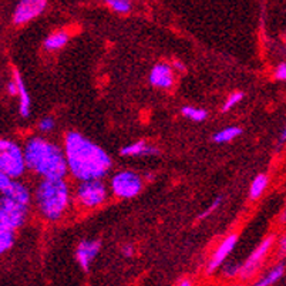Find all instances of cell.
I'll list each match as a JSON object with an SVG mask.
<instances>
[{
    "label": "cell",
    "mask_w": 286,
    "mask_h": 286,
    "mask_svg": "<svg viewBox=\"0 0 286 286\" xmlns=\"http://www.w3.org/2000/svg\"><path fill=\"white\" fill-rule=\"evenodd\" d=\"M64 154L68 173L80 181L103 178L111 168V158L106 151L77 131L67 133Z\"/></svg>",
    "instance_id": "6da1fadb"
},
{
    "label": "cell",
    "mask_w": 286,
    "mask_h": 286,
    "mask_svg": "<svg viewBox=\"0 0 286 286\" xmlns=\"http://www.w3.org/2000/svg\"><path fill=\"white\" fill-rule=\"evenodd\" d=\"M26 167L43 178H64L67 174L66 154L59 145L42 137L27 140L23 148Z\"/></svg>",
    "instance_id": "7a4b0ae2"
},
{
    "label": "cell",
    "mask_w": 286,
    "mask_h": 286,
    "mask_svg": "<svg viewBox=\"0 0 286 286\" xmlns=\"http://www.w3.org/2000/svg\"><path fill=\"white\" fill-rule=\"evenodd\" d=\"M70 203V189L64 178H43L36 189L38 212L49 221L60 219Z\"/></svg>",
    "instance_id": "3957f363"
},
{
    "label": "cell",
    "mask_w": 286,
    "mask_h": 286,
    "mask_svg": "<svg viewBox=\"0 0 286 286\" xmlns=\"http://www.w3.org/2000/svg\"><path fill=\"white\" fill-rule=\"evenodd\" d=\"M23 148L12 140L0 138V171L12 178L22 177L26 171Z\"/></svg>",
    "instance_id": "277c9868"
},
{
    "label": "cell",
    "mask_w": 286,
    "mask_h": 286,
    "mask_svg": "<svg viewBox=\"0 0 286 286\" xmlns=\"http://www.w3.org/2000/svg\"><path fill=\"white\" fill-rule=\"evenodd\" d=\"M107 188L101 178L94 180H84L80 182L77 188V201L84 208H96L106 201Z\"/></svg>",
    "instance_id": "5b68a950"
},
{
    "label": "cell",
    "mask_w": 286,
    "mask_h": 286,
    "mask_svg": "<svg viewBox=\"0 0 286 286\" xmlns=\"http://www.w3.org/2000/svg\"><path fill=\"white\" fill-rule=\"evenodd\" d=\"M143 189V180L134 171H121L117 173L111 180V191L117 198L128 199L134 198Z\"/></svg>",
    "instance_id": "8992f818"
},
{
    "label": "cell",
    "mask_w": 286,
    "mask_h": 286,
    "mask_svg": "<svg viewBox=\"0 0 286 286\" xmlns=\"http://www.w3.org/2000/svg\"><path fill=\"white\" fill-rule=\"evenodd\" d=\"M27 205L20 203L6 195H0V222L17 229L26 222Z\"/></svg>",
    "instance_id": "52a82bcc"
},
{
    "label": "cell",
    "mask_w": 286,
    "mask_h": 286,
    "mask_svg": "<svg viewBox=\"0 0 286 286\" xmlns=\"http://www.w3.org/2000/svg\"><path fill=\"white\" fill-rule=\"evenodd\" d=\"M273 242H275V236H268L265 238L264 241L258 245V248L249 255V258L241 265V269H239V278L242 280H248L251 279L256 272L259 271V268L264 264L265 258L268 256L269 251L273 247Z\"/></svg>",
    "instance_id": "ba28073f"
},
{
    "label": "cell",
    "mask_w": 286,
    "mask_h": 286,
    "mask_svg": "<svg viewBox=\"0 0 286 286\" xmlns=\"http://www.w3.org/2000/svg\"><path fill=\"white\" fill-rule=\"evenodd\" d=\"M47 0H19L13 13V23L22 26L31 22L45 12Z\"/></svg>",
    "instance_id": "9c48e42d"
},
{
    "label": "cell",
    "mask_w": 286,
    "mask_h": 286,
    "mask_svg": "<svg viewBox=\"0 0 286 286\" xmlns=\"http://www.w3.org/2000/svg\"><path fill=\"white\" fill-rule=\"evenodd\" d=\"M100 249H101V242L94 239H86L78 243L75 249V261L83 271L87 272L90 269L91 262L98 255Z\"/></svg>",
    "instance_id": "30bf717a"
},
{
    "label": "cell",
    "mask_w": 286,
    "mask_h": 286,
    "mask_svg": "<svg viewBox=\"0 0 286 286\" xmlns=\"http://www.w3.org/2000/svg\"><path fill=\"white\" fill-rule=\"evenodd\" d=\"M236 242H238V236L235 233H231V235H228L225 239L219 243V247L212 254L211 259L208 262V266H207V272L208 273H214L217 269L221 268V265L224 264V261L228 258V255L233 251Z\"/></svg>",
    "instance_id": "8fae6325"
},
{
    "label": "cell",
    "mask_w": 286,
    "mask_h": 286,
    "mask_svg": "<svg viewBox=\"0 0 286 286\" xmlns=\"http://www.w3.org/2000/svg\"><path fill=\"white\" fill-rule=\"evenodd\" d=\"M150 83L157 89H164V90L170 89L174 84L173 68L170 67L168 64H164V63L155 64L154 67L151 68Z\"/></svg>",
    "instance_id": "7c38bea8"
},
{
    "label": "cell",
    "mask_w": 286,
    "mask_h": 286,
    "mask_svg": "<svg viewBox=\"0 0 286 286\" xmlns=\"http://www.w3.org/2000/svg\"><path fill=\"white\" fill-rule=\"evenodd\" d=\"M13 80L17 84V96H19V113L22 115L23 118H27L31 113V98L29 91L24 86L22 75L15 68L13 71Z\"/></svg>",
    "instance_id": "4fadbf2b"
},
{
    "label": "cell",
    "mask_w": 286,
    "mask_h": 286,
    "mask_svg": "<svg viewBox=\"0 0 286 286\" xmlns=\"http://www.w3.org/2000/svg\"><path fill=\"white\" fill-rule=\"evenodd\" d=\"M120 154L122 157H151V155H158L159 151L158 148L151 147L145 141L140 140V141L122 147Z\"/></svg>",
    "instance_id": "5bb4252c"
},
{
    "label": "cell",
    "mask_w": 286,
    "mask_h": 286,
    "mask_svg": "<svg viewBox=\"0 0 286 286\" xmlns=\"http://www.w3.org/2000/svg\"><path fill=\"white\" fill-rule=\"evenodd\" d=\"M2 194L9 196V198H12V199H15L17 202L24 203V205H29V202H30V191L20 181L12 180L8 188L5 189Z\"/></svg>",
    "instance_id": "9a60e30c"
},
{
    "label": "cell",
    "mask_w": 286,
    "mask_h": 286,
    "mask_svg": "<svg viewBox=\"0 0 286 286\" xmlns=\"http://www.w3.org/2000/svg\"><path fill=\"white\" fill-rule=\"evenodd\" d=\"M68 43V34L66 31H56L52 33L49 37L45 40V49L49 52H56L60 50Z\"/></svg>",
    "instance_id": "2e32d148"
},
{
    "label": "cell",
    "mask_w": 286,
    "mask_h": 286,
    "mask_svg": "<svg viewBox=\"0 0 286 286\" xmlns=\"http://www.w3.org/2000/svg\"><path fill=\"white\" fill-rule=\"evenodd\" d=\"M15 231L16 229L13 228L0 222V255H3L5 252H8L9 249L13 247L16 239Z\"/></svg>",
    "instance_id": "e0dca14e"
},
{
    "label": "cell",
    "mask_w": 286,
    "mask_h": 286,
    "mask_svg": "<svg viewBox=\"0 0 286 286\" xmlns=\"http://www.w3.org/2000/svg\"><path fill=\"white\" fill-rule=\"evenodd\" d=\"M283 275H285V264H278L275 265L273 268H272L271 271L268 272L266 275H265L264 278L259 279L258 282H256L255 285L258 286H271L273 283H276L278 280L283 278Z\"/></svg>",
    "instance_id": "ac0fdd59"
},
{
    "label": "cell",
    "mask_w": 286,
    "mask_h": 286,
    "mask_svg": "<svg viewBox=\"0 0 286 286\" xmlns=\"http://www.w3.org/2000/svg\"><path fill=\"white\" fill-rule=\"evenodd\" d=\"M268 184H269V177L266 174H259L258 177H255V180L252 181L251 188H249V198L258 199L265 192Z\"/></svg>",
    "instance_id": "d6986e66"
},
{
    "label": "cell",
    "mask_w": 286,
    "mask_h": 286,
    "mask_svg": "<svg viewBox=\"0 0 286 286\" xmlns=\"http://www.w3.org/2000/svg\"><path fill=\"white\" fill-rule=\"evenodd\" d=\"M241 134H242L241 127H228V128H224V130H221V131H218L217 134H214V136H212V140H214V143L217 144L229 143V141L235 140L236 137H239Z\"/></svg>",
    "instance_id": "ffe728a7"
},
{
    "label": "cell",
    "mask_w": 286,
    "mask_h": 286,
    "mask_svg": "<svg viewBox=\"0 0 286 286\" xmlns=\"http://www.w3.org/2000/svg\"><path fill=\"white\" fill-rule=\"evenodd\" d=\"M181 113H182L184 117H187L188 120L195 121V122H202L208 117V113L203 108H198V107L192 106H184L181 108Z\"/></svg>",
    "instance_id": "44dd1931"
},
{
    "label": "cell",
    "mask_w": 286,
    "mask_h": 286,
    "mask_svg": "<svg viewBox=\"0 0 286 286\" xmlns=\"http://www.w3.org/2000/svg\"><path fill=\"white\" fill-rule=\"evenodd\" d=\"M104 3L115 13H120V15H127L131 10L130 0H104Z\"/></svg>",
    "instance_id": "7402d4cb"
},
{
    "label": "cell",
    "mask_w": 286,
    "mask_h": 286,
    "mask_svg": "<svg viewBox=\"0 0 286 286\" xmlns=\"http://www.w3.org/2000/svg\"><path fill=\"white\" fill-rule=\"evenodd\" d=\"M242 98H243V93H242V91H233L232 94H229V97L226 98V101L224 103V106H222V113H226V111H229V110L233 108L236 104H239L242 101Z\"/></svg>",
    "instance_id": "603a6c76"
},
{
    "label": "cell",
    "mask_w": 286,
    "mask_h": 286,
    "mask_svg": "<svg viewBox=\"0 0 286 286\" xmlns=\"http://www.w3.org/2000/svg\"><path fill=\"white\" fill-rule=\"evenodd\" d=\"M239 269H241V265L228 264L222 268V275L225 278H235L236 275H239Z\"/></svg>",
    "instance_id": "cb8c5ba5"
},
{
    "label": "cell",
    "mask_w": 286,
    "mask_h": 286,
    "mask_svg": "<svg viewBox=\"0 0 286 286\" xmlns=\"http://www.w3.org/2000/svg\"><path fill=\"white\" fill-rule=\"evenodd\" d=\"M221 202H222V198H221V196H218V198H215V199H214V202H212L211 205H210V207H208V208H207V210H205V211L202 212V214H199V217H198V219L201 221V219L208 218V217L211 215L212 212L215 211V210H218V207H219V205H221Z\"/></svg>",
    "instance_id": "d4e9b609"
},
{
    "label": "cell",
    "mask_w": 286,
    "mask_h": 286,
    "mask_svg": "<svg viewBox=\"0 0 286 286\" xmlns=\"http://www.w3.org/2000/svg\"><path fill=\"white\" fill-rule=\"evenodd\" d=\"M56 126V122H54V118L53 117H45L43 120L38 122V128H40V131H52Z\"/></svg>",
    "instance_id": "484cf974"
},
{
    "label": "cell",
    "mask_w": 286,
    "mask_h": 286,
    "mask_svg": "<svg viewBox=\"0 0 286 286\" xmlns=\"http://www.w3.org/2000/svg\"><path fill=\"white\" fill-rule=\"evenodd\" d=\"M273 75H275V78L279 80V81H286V64L285 63H280V64H279L278 67H276V70H275Z\"/></svg>",
    "instance_id": "4316f807"
},
{
    "label": "cell",
    "mask_w": 286,
    "mask_h": 286,
    "mask_svg": "<svg viewBox=\"0 0 286 286\" xmlns=\"http://www.w3.org/2000/svg\"><path fill=\"white\" fill-rule=\"evenodd\" d=\"M12 180H15V178H12V177H9L8 174L0 171V192H3L5 189L8 188L9 184L12 182Z\"/></svg>",
    "instance_id": "83f0119b"
},
{
    "label": "cell",
    "mask_w": 286,
    "mask_h": 286,
    "mask_svg": "<svg viewBox=\"0 0 286 286\" xmlns=\"http://www.w3.org/2000/svg\"><path fill=\"white\" fill-rule=\"evenodd\" d=\"M278 256L286 258V235H283L278 242Z\"/></svg>",
    "instance_id": "f1b7e54d"
},
{
    "label": "cell",
    "mask_w": 286,
    "mask_h": 286,
    "mask_svg": "<svg viewBox=\"0 0 286 286\" xmlns=\"http://www.w3.org/2000/svg\"><path fill=\"white\" fill-rule=\"evenodd\" d=\"M121 252H122L124 256L130 258V256H133V254H134V248H133V245H126V247H122Z\"/></svg>",
    "instance_id": "f546056e"
},
{
    "label": "cell",
    "mask_w": 286,
    "mask_h": 286,
    "mask_svg": "<svg viewBox=\"0 0 286 286\" xmlns=\"http://www.w3.org/2000/svg\"><path fill=\"white\" fill-rule=\"evenodd\" d=\"M8 91L10 96H17V84H16L15 80L8 84Z\"/></svg>",
    "instance_id": "4dcf8cb0"
},
{
    "label": "cell",
    "mask_w": 286,
    "mask_h": 286,
    "mask_svg": "<svg viewBox=\"0 0 286 286\" xmlns=\"http://www.w3.org/2000/svg\"><path fill=\"white\" fill-rule=\"evenodd\" d=\"M286 143V126L282 128V131H280V136H279V144L282 145V144Z\"/></svg>",
    "instance_id": "1f68e13d"
},
{
    "label": "cell",
    "mask_w": 286,
    "mask_h": 286,
    "mask_svg": "<svg viewBox=\"0 0 286 286\" xmlns=\"http://www.w3.org/2000/svg\"><path fill=\"white\" fill-rule=\"evenodd\" d=\"M279 222L280 224H286V202L285 207H283V211L280 212V215H279Z\"/></svg>",
    "instance_id": "d6a6232c"
},
{
    "label": "cell",
    "mask_w": 286,
    "mask_h": 286,
    "mask_svg": "<svg viewBox=\"0 0 286 286\" xmlns=\"http://www.w3.org/2000/svg\"><path fill=\"white\" fill-rule=\"evenodd\" d=\"M178 285L189 286V285H192V282H191V280H180V282H178Z\"/></svg>",
    "instance_id": "836d02e7"
},
{
    "label": "cell",
    "mask_w": 286,
    "mask_h": 286,
    "mask_svg": "<svg viewBox=\"0 0 286 286\" xmlns=\"http://www.w3.org/2000/svg\"><path fill=\"white\" fill-rule=\"evenodd\" d=\"M175 67L180 68L181 71H184V70H185V68H184V66L181 64V61H175Z\"/></svg>",
    "instance_id": "e575fe53"
},
{
    "label": "cell",
    "mask_w": 286,
    "mask_h": 286,
    "mask_svg": "<svg viewBox=\"0 0 286 286\" xmlns=\"http://www.w3.org/2000/svg\"><path fill=\"white\" fill-rule=\"evenodd\" d=\"M285 43H286V38H285Z\"/></svg>",
    "instance_id": "d590c367"
}]
</instances>
